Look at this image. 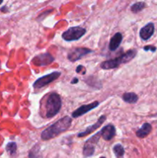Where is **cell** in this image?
<instances>
[{
	"label": "cell",
	"mask_w": 157,
	"mask_h": 158,
	"mask_svg": "<svg viewBox=\"0 0 157 158\" xmlns=\"http://www.w3.org/2000/svg\"><path fill=\"white\" fill-rule=\"evenodd\" d=\"M71 124H72V118L68 116L59 119L42 132V140H48L57 137L60 134L67 131L71 127Z\"/></svg>",
	"instance_id": "1"
},
{
	"label": "cell",
	"mask_w": 157,
	"mask_h": 158,
	"mask_svg": "<svg viewBox=\"0 0 157 158\" xmlns=\"http://www.w3.org/2000/svg\"><path fill=\"white\" fill-rule=\"evenodd\" d=\"M136 53L137 51L135 49H130L128 52L122 54L120 56L117 57V58L103 62L100 64V66L103 69H115V68H117L118 66H119L120 65L129 63V61H131L135 56Z\"/></svg>",
	"instance_id": "2"
},
{
	"label": "cell",
	"mask_w": 157,
	"mask_h": 158,
	"mask_svg": "<svg viewBox=\"0 0 157 158\" xmlns=\"http://www.w3.org/2000/svg\"><path fill=\"white\" fill-rule=\"evenodd\" d=\"M62 107V100L56 93H52L48 97L46 103V116L47 118H52L58 114Z\"/></svg>",
	"instance_id": "3"
},
{
	"label": "cell",
	"mask_w": 157,
	"mask_h": 158,
	"mask_svg": "<svg viewBox=\"0 0 157 158\" xmlns=\"http://www.w3.org/2000/svg\"><path fill=\"white\" fill-rule=\"evenodd\" d=\"M86 32V29L80 26H75L71 27L66 31H65L62 35V37L66 41H75L78 40L85 35Z\"/></svg>",
	"instance_id": "4"
},
{
	"label": "cell",
	"mask_w": 157,
	"mask_h": 158,
	"mask_svg": "<svg viewBox=\"0 0 157 158\" xmlns=\"http://www.w3.org/2000/svg\"><path fill=\"white\" fill-rule=\"evenodd\" d=\"M100 137H101V133H100V131H99L97 134H95V135L90 137L89 140H86L84 147H83V155H84L85 157H90L94 154L95 147L99 142V140Z\"/></svg>",
	"instance_id": "5"
},
{
	"label": "cell",
	"mask_w": 157,
	"mask_h": 158,
	"mask_svg": "<svg viewBox=\"0 0 157 158\" xmlns=\"http://www.w3.org/2000/svg\"><path fill=\"white\" fill-rule=\"evenodd\" d=\"M60 75H61V73L59 72H53L48 74V75L43 76V77L38 78L33 83L34 88H35V89H39V88L43 87V86H46V85L49 84L52 82L57 80L60 77Z\"/></svg>",
	"instance_id": "6"
},
{
	"label": "cell",
	"mask_w": 157,
	"mask_h": 158,
	"mask_svg": "<svg viewBox=\"0 0 157 158\" xmlns=\"http://www.w3.org/2000/svg\"><path fill=\"white\" fill-rule=\"evenodd\" d=\"M92 52V51L91 49H88V48H75V49H72L69 52V53H68V60L71 62H75L77 60H80L84 56L91 53Z\"/></svg>",
	"instance_id": "7"
},
{
	"label": "cell",
	"mask_w": 157,
	"mask_h": 158,
	"mask_svg": "<svg viewBox=\"0 0 157 158\" xmlns=\"http://www.w3.org/2000/svg\"><path fill=\"white\" fill-rule=\"evenodd\" d=\"M54 57L50 53H42L37 56L32 60V63L38 66H47L54 61Z\"/></svg>",
	"instance_id": "8"
},
{
	"label": "cell",
	"mask_w": 157,
	"mask_h": 158,
	"mask_svg": "<svg viewBox=\"0 0 157 158\" xmlns=\"http://www.w3.org/2000/svg\"><path fill=\"white\" fill-rule=\"evenodd\" d=\"M99 104V102L95 101L92 103H89V104L86 105H83L80 107H78V109L75 110L73 113L72 114V117L73 118H77V117H79L81 116L84 115L85 114L88 113L89 111L95 109Z\"/></svg>",
	"instance_id": "9"
},
{
	"label": "cell",
	"mask_w": 157,
	"mask_h": 158,
	"mask_svg": "<svg viewBox=\"0 0 157 158\" xmlns=\"http://www.w3.org/2000/svg\"><path fill=\"white\" fill-rule=\"evenodd\" d=\"M106 116H105V115L101 116V117H99V119L98 121H97L96 123H95L94 124L91 125V126L88 127L86 128V129H85V131H83V132L78 133V135H77V137H85V136L89 135V134H90L91 133L94 132V131H96V130L98 129V128L99 127L101 126V125L103 124V123H104L105 121H106Z\"/></svg>",
	"instance_id": "10"
},
{
	"label": "cell",
	"mask_w": 157,
	"mask_h": 158,
	"mask_svg": "<svg viewBox=\"0 0 157 158\" xmlns=\"http://www.w3.org/2000/svg\"><path fill=\"white\" fill-rule=\"evenodd\" d=\"M101 137L106 141L111 140L115 135V128L113 125L108 124L100 131Z\"/></svg>",
	"instance_id": "11"
},
{
	"label": "cell",
	"mask_w": 157,
	"mask_h": 158,
	"mask_svg": "<svg viewBox=\"0 0 157 158\" xmlns=\"http://www.w3.org/2000/svg\"><path fill=\"white\" fill-rule=\"evenodd\" d=\"M154 25L153 23H148L146 26L140 29L139 35L143 40H147L153 35L154 33Z\"/></svg>",
	"instance_id": "12"
},
{
	"label": "cell",
	"mask_w": 157,
	"mask_h": 158,
	"mask_svg": "<svg viewBox=\"0 0 157 158\" xmlns=\"http://www.w3.org/2000/svg\"><path fill=\"white\" fill-rule=\"evenodd\" d=\"M122 40H123V35L120 32H116L111 38L109 46V49L111 51H115V49H118L119 46H120V43H121Z\"/></svg>",
	"instance_id": "13"
},
{
	"label": "cell",
	"mask_w": 157,
	"mask_h": 158,
	"mask_svg": "<svg viewBox=\"0 0 157 158\" xmlns=\"http://www.w3.org/2000/svg\"><path fill=\"white\" fill-rule=\"evenodd\" d=\"M151 130H152V126L149 123H143L141 128H139L136 131V136L138 137H139V138H144V137H146L151 132Z\"/></svg>",
	"instance_id": "14"
},
{
	"label": "cell",
	"mask_w": 157,
	"mask_h": 158,
	"mask_svg": "<svg viewBox=\"0 0 157 158\" xmlns=\"http://www.w3.org/2000/svg\"><path fill=\"white\" fill-rule=\"evenodd\" d=\"M123 99L128 103H135L138 101V96L135 93H125L123 95Z\"/></svg>",
	"instance_id": "15"
},
{
	"label": "cell",
	"mask_w": 157,
	"mask_h": 158,
	"mask_svg": "<svg viewBox=\"0 0 157 158\" xmlns=\"http://www.w3.org/2000/svg\"><path fill=\"white\" fill-rule=\"evenodd\" d=\"M29 158H42L40 154V147L38 143H36L30 150L29 153Z\"/></svg>",
	"instance_id": "16"
},
{
	"label": "cell",
	"mask_w": 157,
	"mask_h": 158,
	"mask_svg": "<svg viewBox=\"0 0 157 158\" xmlns=\"http://www.w3.org/2000/svg\"><path fill=\"white\" fill-rule=\"evenodd\" d=\"M113 152L117 158H123L125 150L121 144L118 143V144H115L113 147Z\"/></svg>",
	"instance_id": "17"
},
{
	"label": "cell",
	"mask_w": 157,
	"mask_h": 158,
	"mask_svg": "<svg viewBox=\"0 0 157 158\" xmlns=\"http://www.w3.org/2000/svg\"><path fill=\"white\" fill-rule=\"evenodd\" d=\"M145 7H146L145 2H139L132 5V6H131V11L132 12H134V13H137V12L143 10Z\"/></svg>",
	"instance_id": "18"
},
{
	"label": "cell",
	"mask_w": 157,
	"mask_h": 158,
	"mask_svg": "<svg viewBox=\"0 0 157 158\" xmlns=\"http://www.w3.org/2000/svg\"><path fill=\"white\" fill-rule=\"evenodd\" d=\"M17 150V145L15 142H10V143H8L6 145V151L8 153L11 154V155H13L15 154Z\"/></svg>",
	"instance_id": "19"
},
{
	"label": "cell",
	"mask_w": 157,
	"mask_h": 158,
	"mask_svg": "<svg viewBox=\"0 0 157 158\" xmlns=\"http://www.w3.org/2000/svg\"><path fill=\"white\" fill-rule=\"evenodd\" d=\"M75 72L78 73H82L83 75V74L86 73V68H85L83 66H82V65H80V66H77V69H75Z\"/></svg>",
	"instance_id": "20"
},
{
	"label": "cell",
	"mask_w": 157,
	"mask_h": 158,
	"mask_svg": "<svg viewBox=\"0 0 157 158\" xmlns=\"http://www.w3.org/2000/svg\"><path fill=\"white\" fill-rule=\"evenodd\" d=\"M155 49H156V48H155V46H145L144 47V50H146V51L151 50V51H153V52H155Z\"/></svg>",
	"instance_id": "21"
},
{
	"label": "cell",
	"mask_w": 157,
	"mask_h": 158,
	"mask_svg": "<svg viewBox=\"0 0 157 158\" xmlns=\"http://www.w3.org/2000/svg\"><path fill=\"white\" fill-rule=\"evenodd\" d=\"M78 82V80L77 78H74L73 79V80H72V82H71V83H72V84H75V83H77Z\"/></svg>",
	"instance_id": "22"
},
{
	"label": "cell",
	"mask_w": 157,
	"mask_h": 158,
	"mask_svg": "<svg viewBox=\"0 0 157 158\" xmlns=\"http://www.w3.org/2000/svg\"><path fill=\"white\" fill-rule=\"evenodd\" d=\"M2 3V0H0V5H1Z\"/></svg>",
	"instance_id": "23"
},
{
	"label": "cell",
	"mask_w": 157,
	"mask_h": 158,
	"mask_svg": "<svg viewBox=\"0 0 157 158\" xmlns=\"http://www.w3.org/2000/svg\"><path fill=\"white\" fill-rule=\"evenodd\" d=\"M100 158H106V157H100Z\"/></svg>",
	"instance_id": "24"
}]
</instances>
